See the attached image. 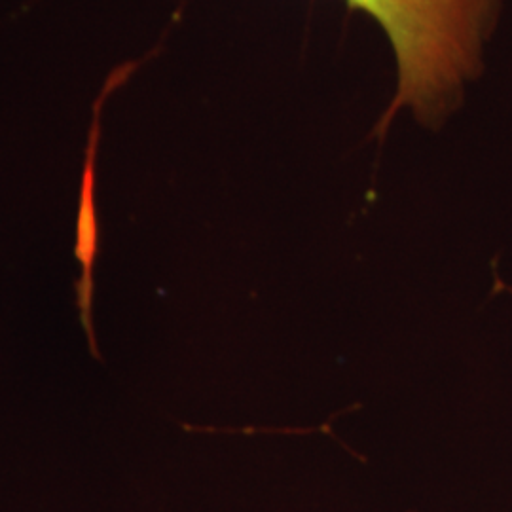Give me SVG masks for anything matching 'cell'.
Returning a JSON list of instances; mask_svg holds the SVG:
<instances>
[{
	"label": "cell",
	"instance_id": "obj_1",
	"mask_svg": "<svg viewBox=\"0 0 512 512\" xmlns=\"http://www.w3.org/2000/svg\"><path fill=\"white\" fill-rule=\"evenodd\" d=\"M384 31L397 90L380 129L410 110L433 124L458 103L473 78L492 16V0H346Z\"/></svg>",
	"mask_w": 512,
	"mask_h": 512
},
{
	"label": "cell",
	"instance_id": "obj_2",
	"mask_svg": "<svg viewBox=\"0 0 512 512\" xmlns=\"http://www.w3.org/2000/svg\"><path fill=\"white\" fill-rule=\"evenodd\" d=\"M93 169H95V135L88 150L86 171L82 179V192H80V209H78V224H76V245L74 256L82 266V275L76 281V306L80 310V321L86 330L88 344L92 349L95 359L101 361L99 348L95 342V330H93L92 306H93V264L97 256V219H95V202H93Z\"/></svg>",
	"mask_w": 512,
	"mask_h": 512
}]
</instances>
